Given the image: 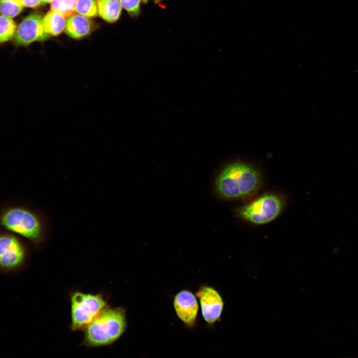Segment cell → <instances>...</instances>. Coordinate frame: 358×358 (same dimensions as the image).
Returning <instances> with one entry per match:
<instances>
[{
	"mask_svg": "<svg viewBox=\"0 0 358 358\" xmlns=\"http://www.w3.org/2000/svg\"><path fill=\"white\" fill-rule=\"evenodd\" d=\"M27 257L26 249L16 236L0 234V270L12 272L22 267Z\"/></svg>",
	"mask_w": 358,
	"mask_h": 358,
	"instance_id": "obj_6",
	"label": "cell"
},
{
	"mask_svg": "<svg viewBox=\"0 0 358 358\" xmlns=\"http://www.w3.org/2000/svg\"><path fill=\"white\" fill-rule=\"evenodd\" d=\"M53 0H41L42 3H47L52 1Z\"/></svg>",
	"mask_w": 358,
	"mask_h": 358,
	"instance_id": "obj_19",
	"label": "cell"
},
{
	"mask_svg": "<svg viewBox=\"0 0 358 358\" xmlns=\"http://www.w3.org/2000/svg\"><path fill=\"white\" fill-rule=\"evenodd\" d=\"M127 326L126 309L108 306L83 329V344L90 348L110 345L121 337Z\"/></svg>",
	"mask_w": 358,
	"mask_h": 358,
	"instance_id": "obj_2",
	"label": "cell"
},
{
	"mask_svg": "<svg viewBox=\"0 0 358 358\" xmlns=\"http://www.w3.org/2000/svg\"><path fill=\"white\" fill-rule=\"evenodd\" d=\"M98 13L104 20L112 23L120 16L122 5L118 0H96Z\"/></svg>",
	"mask_w": 358,
	"mask_h": 358,
	"instance_id": "obj_11",
	"label": "cell"
},
{
	"mask_svg": "<svg viewBox=\"0 0 358 358\" xmlns=\"http://www.w3.org/2000/svg\"><path fill=\"white\" fill-rule=\"evenodd\" d=\"M261 183V176L258 169L243 161H235L227 164L215 182L219 194L228 199L251 195L259 189Z\"/></svg>",
	"mask_w": 358,
	"mask_h": 358,
	"instance_id": "obj_1",
	"label": "cell"
},
{
	"mask_svg": "<svg viewBox=\"0 0 358 358\" xmlns=\"http://www.w3.org/2000/svg\"><path fill=\"white\" fill-rule=\"evenodd\" d=\"M0 223L6 229L29 240L36 245L41 244L45 239L46 226L44 219L28 208H7L0 215Z\"/></svg>",
	"mask_w": 358,
	"mask_h": 358,
	"instance_id": "obj_3",
	"label": "cell"
},
{
	"mask_svg": "<svg viewBox=\"0 0 358 358\" xmlns=\"http://www.w3.org/2000/svg\"><path fill=\"white\" fill-rule=\"evenodd\" d=\"M16 24L11 18L0 15V43L10 40L15 35Z\"/></svg>",
	"mask_w": 358,
	"mask_h": 358,
	"instance_id": "obj_13",
	"label": "cell"
},
{
	"mask_svg": "<svg viewBox=\"0 0 358 358\" xmlns=\"http://www.w3.org/2000/svg\"><path fill=\"white\" fill-rule=\"evenodd\" d=\"M173 307L178 318L188 329L196 324L199 311L197 297L191 291L183 289L179 291L173 299Z\"/></svg>",
	"mask_w": 358,
	"mask_h": 358,
	"instance_id": "obj_9",
	"label": "cell"
},
{
	"mask_svg": "<svg viewBox=\"0 0 358 358\" xmlns=\"http://www.w3.org/2000/svg\"><path fill=\"white\" fill-rule=\"evenodd\" d=\"M49 35L46 32L41 16L32 13L25 17L18 26L14 41L16 45L26 46L35 41H43Z\"/></svg>",
	"mask_w": 358,
	"mask_h": 358,
	"instance_id": "obj_8",
	"label": "cell"
},
{
	"mask_svg": "<svg viewBox=\"0 0 358 358\" xmlns=\"http://www.w3.org/2000/svg\"><path fill=\"white\" fill-rule=\"evenodd\" d=\"M283 207V202L280 197L268 193L241 207L238 214L241 218L251 223L263 225L276 219Z\"/></svg>",
	"mask_w": 358,
	"mask_h": 358,
	"instance_id": "obj_5",
	"label": "cell"
},
{
	"mask_svg": "<svg viewBox=\"0 0 358 358\" xmlns=\"http://www.w3.org/2000/svg\"><path fill=\"white\" fill-rule=\"evenodd\" d=\"M77 0H53L51 4L52 10L61 13L65 17L74 14Z\"/></svg>",
	"mask_w": 358,
	"mask_h": 358,
	"instance_id": "obj_16",
	"label": "cell"
},
{
	"mask_svg": "<svg viewBox=\"0 0 358 358\" xmlns=\"http://www.w3.org/2000/svg\"><path fill=\"white\" fill-rule=\"evenodd\" d=\"M92 29L93 24L90 19L82 15L73 14L66 22L65 32L70 37L79 39L89 35Z\"/></svg>",
	"mask_w": 358,
	"mask_h": 358,
	"instance_id": "obj_10",
	"label": "cell"
},
{
	"mask_svg": "<svg viewBox=\"0 0 358 358\" xmlns=\"http://www.w3.org/2000/svg\"><path fill=\"white\" fill-rule=\"evenodd\" d=\"M161 0H154V1H155L156 3H158V2H160V1H161Z\"/></svg>",
	"mask_w": 358,
	"mask_h": 358,
	"instance_id": "obj_21",
	"label": "cell"
},
{
	"mask_svg": "<svg viewBox=\"0 0 358 358\" xmlns=\"http://www.w3.org/2000/svg\"><path fill=\"white\" fill-rule=\"evenodd\" d=\"M195 295L204 320L207 325H214L219 321L222 314L224 305L222 297L217 289L207 284L200 286Z\"/></svg>",
	"mask_w": 358,
	"mask_h": 358,
	"instance_id": "obj_7",
	"label": "cell"
},
{
	"mask_svg": "<svg viewBox=\"0 0 358 358\" xmlns=\"http://www.w3.org/2000/svg\"><path fill=\"white\" fill-rule=\"evenodd\" d=\"M122 6L132 16H136L140 11L141 0H119Z\"/></svg>",
	"mask_w": 358,
	"mask_h": 358,
	"instance_id": "obj_17",
	"label": "cell"
},
{
	"mask_svg": "<svg viewBox=\"0 0 358 358\" xmlns=\"http://www.w3.org/2000/svg\"><path fill=\"white\" fill-rule=\"evenodd\" d=\"M71 330H83L104 309L107 301L101 293L92 294L75 291L70 295Z\"/></svg>",
	"mask_w": 358,
	"mask_h": 358,
	"instance_id": "obj_4",
	"label": "cell"
},
{
	"mask_svg": "<svg viewBox=\"0 0 358 358\" xmlns=\"http://www.w3.org/2000/svg\"><path fill=\"white\" fill-rule=\"evenodd\" d=\"M149 0H141V1L144 3L147 2Z\"/></svg>",
	"mask_w": 358,
	"mask_h": 358,
	"instance_id": "obj_20",
	"label": "cell"
},
{
	"mask_svg": "<svg viewBox=\"0 0 358 358\" xmlns=\"http://www.w3.org/2000/svg\"><path fill=\"white\" fill-rule=\"evenodd\" d=\"M24 6L30 8L37 7L42 3L41 0H21Z\"/></svg>",
	"mask_w": 358,
	"mask_h": 358,
	"instance_id": "obj_18",
	"label": "cell"
},
{
	"mask_svg": "<svg viewBox=\"0 0 358 358\" xmlns=\"http://www.w3.org/2000/svg\"><path fill=\"white\" fill-rule=\"evenodd\" d=\"M43 22L46 32L49 36H54L60 34L66 25L65 17L61 13L52 10L45 15Z\"/></svg>",
	"mask_w": 358,
	"mask_h": 358,
	"instance_id": "obj_12",
	"label": "cell"
},
{
	"mask_svg": "<svg viewBox=\"0 0 358 358\" xmlns=\"http://www.w3.org/2000/svg\"><path fill=\"white\" fill-rule=\"evenodd\" d=\"M75 10L87 17H95L98 15L97 3L94 0H77Z\"/></svg>",
	"mask_w": 358,
	"mask_h": 358,
	"instance_id": "obj_15",
	"label": "cell"
},
{
	"mask_svg": "<svg viewBox=\"0 0 358 358\" xmlns=\"http://www.w3.org/2000/svg\"><path fill=\"white\" fill-rule=\"evenodd\" d=\"M23 5L21 0H0V12L10 18L18 15L22 10Z\"/></svg>",
	"mask_w": 358,
	"mask_h": 358,
	"instance_id": "obj_14",
	"label": "cell"
}]
</instances>
